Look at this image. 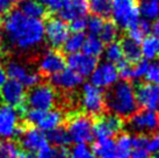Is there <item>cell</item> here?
Returning <instances> with one entry per match:
<instances>
[{
    "label": "cell",
    "instance_id": "obj_1",
    "mask_svg": "<svg viewBox=\"0 0 159 158\" xmlns=\"http://www.w3.org/2000/svg\"><path fill=\"white\" fill-rule=\"evenodd\" d=\"M1 42L9 50L21 53L37 48L44 41V23L25 16L19 9H12L1 22Z\"/></svg>",
    "mask_w": 159,
    "mask_h": 158
},
{
    "label": "cell",
    "instance_id": "obj_2",
    "mask_svg": "<svg viewBox=\"0 0 159 158\" xmlns=\"http://www.w3.org/2000/svg\"><path fill=\"white\" fill-rule=\"evenodd\" d=\"M105 105L111 114L119 118H130L137 112L135 88L127 80L119 81L105 93Z\"/></svg>",
    "mask_w": 159,
    "mask_h": 158
},
{
    "label": "cell",
    "instance_id": "obj_3",
    "mask_svg": "<svg viewBox=\"0 0 159 158\" xmlns=\"http://www.w3.org/2000/svg\"><path fill=\"white\" fill-rule=\"evenodd\" d=\"M111 15L119 28H131L139 21L137 0H111Z\"/></svg>",
    "mask_w": 159,
    "mask_h": 158
},
{
    "label": "cell",
    "instance_id": "obj_4",
    "mask_svg": "<svg viewBox=\"0 0 159 158\" xmlns=\"http://www.w3.org/2000/svg\"><path fill=\"white\" fill-rule=\"evenodd\" d=\"M57 95L55 88L49 84H39L30 88L26 95V104L29 109L35 110H51L56 104Z\"/></svg>",
    "mask_w": 159,
    "mask_h": 158
},
{
    "label": "cell",
    "instance_id": "obj_5",
    "mask_svg": "<svg viewBox=\"0 0 159 158\" xmlns=\"http://www.w3.org/2000/svg\"><path fill=\"white\" fill-rule=\"evenodd\" d=\"M66 132L71 142L75 144H87L93 140V122L86 114H75L67 121Z\"/></svg>",
    "mask_w": 159,
    "mask_h": 158
},
{
    "label": "cell",
    "instance_id": "obj_6",
    "mask_svg": "<svg viewBox=\"0 0 159 158\" xmlns=\"http://www.w3.org/2000/svg\"><path fill=\"white\" fill-rule=\"evenodd\" d=\"M26 121L30 123L34 128H37L43 132H51L56 128L61 127L64 121V114L61 110L51 109V110H35L28 109L25 114Z\"/></svg>",
    "mask_w": 159,
    "mask_h": 158
},
{
    "label": "cell",
    "instance_id": "obj_7",
    "mask_svg": "<svg viewBox=\"0 0 159 158\" xmlns=\"http://www.w3.org/2000/svg\"><path fill=\"white\" fill-rule=\"evenodd\" d=\"M20 113L11 106H0V141H11L22 132Z\"/></svg>",
    "mask_w": 159,
    "mask_h": 158
},
{
    "label": "cell",
    "instance_id": "obj_8",
    "mask_svg": "<svg viewBox=\"0 0 159 158\" xmlns=\"http://www.w3.org/2000/svg\"><path fill=\"white\" fill-rule=\"evenodd\" d=\"M81 106L86 115H100L106 108L103 91L101 88L93 86L92 84H85L81 92Z\"/></svg>",
    "mask_w": 159,
    "mask_h": 158
},
{
    "label": "cell",
    "instance_id": "obj_9",
    "mask_svg": "<svg viewBox=\"0 0 159 158\" xmlns=\"http://www.w3.org/2000/svg\"><path fill=\"white\" fill-rule=\"evenodd\" d=\"M129 127L138 135L151 134L159 130V114L151 110H137L129 118Z\"/></svg>",
    "mask_w": 159,
    "mask_h": 158
},
{
    "label": "cell",
    "instance_id": "obj_10",
    "mask_svg": "<svg viewBox=\"0 0 159 158\" xmlns=\"http://www.w3.org/2000/svg\"><path fill=\"white\" fill-rule=\"evenodd\" d=\"M123 128L122 118L114 114L100 116L93 123V136L97 140H111Z\"/></svg>",
    "mask_w": 159,
    "mask_h": 158
},
{
    "label": "cell",
    "instance_id": "obj_11",
    "mask_svg": "<svg viewBox=\"0 0 159 158\" xmlns=\"http://www.w3.org/2000/svg\"><path fill=\"white\" fill-rule=\"evenodd\" d=\"M70 35V28L65 21L59 18H50L44 23V39L53 50L63 47Z\"/></svg>",
    "mask_w": 159,
    "mask_h": 158
},
{
    "label": "cell",
    "instance_id": "obj_12",
    "mask_svg": "<svg viewBox=\"0 0 159 158\" xmlns=\"http://www.w3.org/2000/svg\"><path fill=\"white\" fill-rule=\"evenodd\" d=\"M5 71H6V75L9 79L22 84L23 87L33 88L35 87L36 85H39L41 81V77L37 72L29 70L27 66L21 64L20 62H8Z\"/></svg>",
    "mask_w": 159,
    "mask_h": 158
},
{
    "label": "cell",
    "instance_id": "obj_13",
    "mask_svg": "<svg viewBox=\"0 0 159 158\" xmlns=\"http://www.w3.org/2000/svg\"><path fill=\"white\" fill-rule=\"evenodd\" d=\"M89 77H91L89 84L102 90L105 87H111L117 83L119 71L115 64H111L109 62H102L101 64H98L95 70L93 71Z\"/></svg>",
    "mask_w": 159,
    "mask_h": 158
},
{
    "label": "cell",
    "instance_id": "obj_14",
    "mask_svg": "<svg viewBox=\"0 0 159 158\" xmlns=\"http://www.w3.org/2000/svg\"><path fill=\"white\" fill-rule=\"evenodd\" d=\"M137 105L143 109L159 113V86L145 83L138 85L135 90Z\"/></svg>",
    "mask_w": 159,
    "mask_h": 158
},
{
    "label": "cell",
    "instance_id": "obj_15",
    "mask_svg": "<svg viewBox=\"0 0 159 158\" xmlns=\"http://www.w3.org/2000/svg\"><path fill=\"white\" fill-rule=\"evenodd\" d=\"M0 99L6 106L13 108L22 107L26 102V91L22 84L9 79L0 90Z\"/></svg>",
    "mask_w": 159,
    "mask_h": 158
},
{
    "label": "cell",
    "instance_id": "obj_16",
    "mask_svg": "<svg viewBox=\"0 0 159 158\" xmlns=\"http://www.w3.org/2000/svg\"><path fill=\"white\" fill-rule=\"evenodd\" d=\"M19 137H20L21 146L29 152L37 154L49 145L47 134L34 127L23 129Z\"/></svg>",
    "mask_w": 159,
    "mask_h": 158
},
{
    "label": "cell",
    "instance_id": "obj_17",
    "mask_svg": "<svg viewBox=\"0 0 159 158\" xmlns=\"http://www.w3.org/2000/svg\"><path fill=\"white\" fill-rule=\"evenodd\" d=\"M66 67V59L57 50L45 51L39 61V70L42 75L53 76Z\"/></svg>",
    "mask_w": 159,
    "mask_h": 158
},
{
    "label": "cell",
    "instance_id": "obj_18",
    "mask_svg": "<svg viewBox=\"0 0 159 158\" xmlns=\"http://www.w3.org/2000/svg\"><path fill=\"white\" fill-rule=\"evenodd\" d=\"M67 69L72 70L80 77H89L95 70L98 65V58L91 57L84 53H77L69 55L66 58Z\"/></svg>",
    "mask_w": 159,
    "mask_h": 158
},
{
    "label": "cell",
    "instance_id": "obj_19",
    "mask_svg": "<svg viewBox=\"0 0 159 158\" xmlns=\"http://www.w3.org/2000/svg\"><path fill=\"white\" fill-rule=\"evenodd\" d=\"M87 12L89 0H62L58 14L63 21H72L78 18H85Z\"/></svg>",
    "mask_w": 159,
    "mask_h": 158
},
{
    "label": "cell",
    "instance_id": "obj_20",
    "mask_svg": "<svg viewBox=\"0 0 159 158\" xmlns=\"http://www.w3.org/2000/svg\"><path fill=\"white\" fill-rule=\"evenodd\" d=\"M83 81H84L83 77H80L79 75H77L75 72H73L70 69H66V67L61 72L50 77L51 85L57 88L64 90V91L75 90L78 86H80L83 84Z\"/></svg>",
    "mask_w": 159,
    "mask_h": 158
},
{
    "label": "cell",
    "instance_id": "obj_21",
    "mask_svg": "<svg viewBox=\"0 0 159 158\" xmlns=\"http://www.w3.org/2000/svg\"><path fill=\"white\" fill-rule=\"evenodd\" d=\"M19 11L29 19L42 20L47 15V9L36 0H21L19 2Z\"/></svg>",
    "mask_w": 159,
    "mask_h": 158
},
{
    "label": "cell",
    "instance_id": "obj_22",
    "mask_svg": "<svg viewBox=\"0 0 159 158\" xmlns=\"http://www.w3.org/2000/svg\"><path fill=\"white\" fill-rule=\"evenodd\" d=\"M92 151L97 158H120L119 151L113 138L97 140V142L93 144Z\"/></svg>",
    "mask_w": 159,
    "mask_h": 158
},
{
    "label": "cell",
    "instance_id": "obj_23",
    "mask_svg": "<svg viewBox=\"0 0 159 158\" xmlns=\"http://www.w3.org/2000/svg\"><path fill=\"white\" fill-rule=\"evenodd\" d=\"M121 48H122V53H123V58L130 64H135L137 62L142 59V51L141 45L136 42H134L133 40L124 37L121 42Z\"/></svg>",
    "mask_w": 159,
    "mask_h": 158
},
{
    "label": "cell",
    "instance_id": "obj_24",
    "mask_svg": "<svg viewBox=\"0 0 159 158\" xmlns=\"http://www.w3.org/2000/svg\"><path fill=\"white\" fill-rule=\"evenodd\" d=\"M137 6L139 15L144 20L152 21L159 18V0H138Z\"/></svg>",
    "mask_w": 159,
    "mask_h": 158
},
{
    "label": "cell",
    "instance_id": "obj_25",
    "mask_svg": "<svg viewBox=\"0 0 159 158\" xmlns=\"http://www.w3.org/2000/svg\"><path fill=\"white\" fill-rule=\"evenodd\" d=\"M81 50H83V53L91 57L98 58L100 55H102L103 50H105V43L99 39V36L89 35L85 39Z\"/></svg>",
    "mask_w": 159,
    "mask_h": 158
},
{
    "label": "cell",
    "instance_id": "obj_26",
    "mask_svg": "<svg viewBox=\"0 0 159 158\" xmlns=\"http://www.w3.org/2000/svg\"><path fill=\"white\" fill-rule=\"evenodd\" d=\"M150 154L148 149V137L145 135L133 137V149L129 158H150Z\"/></svg>",
    "mask_w": 159,
    "mask_h": 158
},
{
    "label": "cell",
    "instance_id": "obj_27",
    "mask_svg": "<svg viewBox=\"0 0 159 158\" xmlns=\"http://www.w3.org/2000/svg\"><path fill=\"white\" fill-rule=\"evenodd\" d=\"M158 42L159 39L156 36H146L141 44L142 57L146 61H153L158 56Z\"/></svg>",
    "mask_w": 159,
    "mask_h": 158
},
{
    "label": "cell",
    "instance_id": "obj_28",
    "mask_svg": "<svg viewBox=\"0 0 159 158\" xmlns=\"http://www.w3.org/2000/svg\"><path fill=\"white\" fill-rule=\"evenodd\" d=\"M47 138H48V142H50L56 148H66L71 143L70 136L67 134L66 129L63 127H58L49 132Z\"/></svg>",
    "mask_w": 159,
    "mask_h": 158
},
{
    "label": "cell",
    "instance_id": "obj_29",
    "mask_svg": "<svg viewBox=\"0 0 159 158\" xmlns=\"http://www.w3.org/2000/svg\"><path fill=\"white\" fill-rule=\"evenodd\" d=\"M89 9L95 16L108 18L111 15V0H89Z\"/></svg>",
    "mask_w": 159,
    "mask_h": 158
},
{
    "label": "cell",
    "instance_id": "obj_30",
    "mask_svg": "<svg viewBox=\"0 0 159 158\" xmlns=\"http://www.w3.org/2000/svg\"><path fill=\"white\" fill-rule=\"evenodd\" d=\"M85 39L86 37L84 33H79V34L73 33L72 35H69L65 43L63 44V51L69 55L80 53V50L83 49V45H84Z\"/></svg>",
    "mask_w": 159,
    "mask_h": 158
},
{
    "label": "cell",
    "instance_id": "obj_31",
    "mask_svg": "<svg viewBox=\"0 0 159 158\" xmlns=\"http://www.w3.org/2000/svg\"><path fill=\"white\" fill-rule=\"evenodd\" d=\"M18 145L12 141H0V158H25Z\"/></svg>",
    "mask_w": 159,
    "mask_h": 158
},
{
    "label": "cell",
    "instance_id": "obj_32",
    "mask_svg": "<svg viewBox=\"0 0 159 158\" xmlns=\"http://www.w3.org/2000/svg\"><path fill=\"white\" fill-rule=\"evenodd\" d=\"M115 144L119 151L120 158H129V155L133 149V136L125 132L119 134V136L115 141Z\"/></svg>",
    "mask_w": 159,
    "mask_h": 158
},
{
    "label": "cell",
    "instance_id": "obj_33",
    "mask_svg": "<svg viewBox=\"0 0 159 158\" xmlns=\"http://www.w3.org/2000/svg\"><path fill=\"white\" fill-rule=\"evenodd\" d=\"M105 57H106L107 62H109L111 64H117L120 62L124 59L123 58V53H122V48L120 42H113L107 45L105 50Z\"/></svg>",
    "mask_w": 159,
    "mask_h": 158
},
{
    "label": "cell",
    "instance_id": "obj_34",
    "mask_svg": "<svg viewBox=\"0 0 159 158\" xmlns=\"http://www.w3.org/2000/svg\"><path fill=\"white\" fill-rule=\"evenodd\" d=\"M119 36V27L115 25L114 22H105L103 28L99 35V39L101 40L103 43H113L116 42V39Z\"/></svg>",
    "mask_w": 159,
    "mask_h": 158
},
{
    "label": "cell",
    "instance_id": "obj_35",
    "mask_svg": "<svg viewBox=\"0 0 159 158\" xmlns=\"http://www.w3.org/2000/svg\"><path fill=\"white\" fill-rule=\"evenodd\" d=\"M69 158H97L87 144H75L69 152Z\"/></svg>",
    "mask_w": 159,
    "mask_h": 158
},
{
    "label": "cell",
    "instance_id": "obj_36",
    "mask_svg": "<svg viewBox=\"0 0 159 158\" xmlns=\"http://www.w3.org/2000/svg\"><path fill=\"white\" fill-rule=\"evenodd\" d=\"M146 81L152 85L159 86V59L153 61L149 64V69L145 75Z\"/></svg>",
    "mask_w": 159,
    "mask_h": 158
},
{
    "label": "cell",
    "instance_id": "obj_37",
    "mask_svg": "<svg viewBox=\"0 0 159 158\" xmlns=\"http://www.w3.org/2000/svg\"><path fill=\"white\" fill-rule=\"evenodd\" d=\"M103 25H105L103 19L99 18V16H95V15H92V16L87 20V28H86V29H89L91 35L98 36V35H100L102 28H103Z\"/></svg>",
    "mask_w": 159,
    "mask_h": 158
},
{
    "label": "cell",
    "instance_id": "obj_38",
    "mask_svg": "<svg viewBox=\"0 0 159 158\" xmlns=\"http://www.w3.org/2000/svg\"><path fill=\"white\" fill-rule=\"evenodd\" d=\"M116 69L119 71V77H121L123 80L128 81L129 79H133V65L125 59H122L120 63H117Z\"/></svg>",
    "mask_w": 159,
    "mask_h": 158
},
{
    "label": "cell",
    "instance_id": "obj_39",
    "mask_svg": "<svg viewBox=\"0 0 159 158\" xmlns=\"http://www.w3.org/2000/svg\"><path fill=\"white\" fill-rule=\"evenodd\" d=\"M149 64L150 63L146 59H141L139 62L135 63V65H133V79H141L145 77Z\"/></svg>",
    "mask_w": 159,
    "mask_h": 158
},
{
    "label": "cell",
    "instance_id": "obj_40",
    "mask_svg": "<svg viewBox=\"0 0 159 158\" xmlns=\"http://www.w3.org/2000/svg\"><path fill=\"white\" fill-rule=\"evenodd\" d=\"M70 30H72L75 34L84 33V30L87 28V19L86 18H78L70 21Z\"/></svg>",
    "mask_w": 159,
    "mask_h": 158
},
{
    "label": "cell",
    "instance_id": "obj_41",
    "mask_svg": "<svg viewBox=\"0 0 159 158\" xmlns=\"http://www.w3.org/2000/svg\"><path fill=\"white\" fill-rule=\"evenodd\" d=\"M41 5H43L45 9H49L51 12H58L62 5V0H36Z\"/></svg>",
    "mask_w": 159,
    "mask_h": 158
},
{
    "label": "cell",
    "instance_id": "obj_42",
    "mask_svg": "<svg viewBox=\"0 0 159 158\" xmlns=\"http://www.w3.org/2000/svg\"><path fill=\"white\" fill-rule=\"evenodd\" d=\"M14 0H0V21L12 11Z\"/></svg>",
    "mask_w": 159,
    "mask_h": 158
},
{
    "label": "cell",
    "instance_id": "obj_43",
    "mask_svg": "<svg viewBox=\"0 0 159 158\" xmlns=\"http://www.w3.org/2000/svg\"><path fill=\"white\" fill-rule=\"evenodd\" d=\"M56 150L57 148H51V146H47L43 150H41L40 152H37L35 158H56Z\"/></svg>",
    "mask_w": 159,
    "mask_h": 158
},
{
    "label": "cell",
    "instance_id": "obj_44",
    "mask_svg": "<svg viewBox=\"0 0 159 158\" xmlns=\"http://www.w3.org/2000/svg\"><path fill=\"white\" fill-rule=\"evenodd\" d=\"M138 23V27L142 29V31L144 33V35H149L151 33V25L150 21H148V20H144V19H139V21L137 22Z\"/></svg>",
    "mask_w": 159,
    "mask_h": 158
},
{
    "label": "cell",
    "instance_id": "obj_45",
    "mask_svg": "<svg viewBox=\"0 0 159 158\" xmlns=\"http://www.w3.org/2000/svg\"><path fill=\"white\" fill-rule=\"evenodd\" d=\"M7 81V75H6V71L2 66H0V90L5 85V83Z\"/></svg>",
    "mask_w": 159,
    "mask_h": 158
},
{
    "label": "cell",
    "instance_id": "obj_46",
    "mask_svg": "<svg viewBox=\"0 0 159 158\" xmlns=\"http://www.w3.org/2000/svg\"><path fill=\"white\" fill-rule=\"evenodd\" d=\"M151 31H153L155 36L158 39L159 37V18H157L153 22V25L151 26Z\"/></svg>",
    "mask_w": 159,
    "mask_h": 158
},
{
    "label": "cell",
    "instance_id": "obj_47",
    "mask_svg": "<svg viewBox=\"0 0 159 158\" xmlns=\"http://www.w3.org/2000/svg\"><path fill=\"white\" fill-rule=\"evenodd\" d=\"M150 158H159V152H155L153 156H150Z\"/></svg>",
    "mask_w": 159,
    "mask_h": 158
},
{
    "label": "cell",
    "instance_id": "obj_48",
    "mask_svg": "<svg viewBox=\"0 0 159 158\" xmlns=\"http://www.w3.org/2000/svg\"><path fill=\"white\" fill-rule=\"evenodd\" d=\"M1 61H2V51L0 50V63H1Z\"/></svg>",
    "mask_w": 159,
    "mask_h": 158
},
{
    "label": "cell",
    "instance_id": "obj_49",
    "mask_svg": "<svg viewBox=\"0 0 159 158\" xmlns=\"http://www.w3.org/2000/svg\"><path fill=\"white\" fill-rule=\"evenodd\" d=\"M25 158H35V157H33L31 155H26V157H25Z\"/></svg>",
    "mask_w": 159,
    "mask_h": 158
},
{
    "label": "cell",
    "instance_id": "obj_50",
    "mask_svg": "<svg viewBox=\"0 0 159 158\" xmlns=\"http://www.w3.org/2000/svg\"><path fill=\"white\" fill-rule=\"evenodd\" d=\"M158 56H159V42H158Z\"/></svg>",
    "mask_w": 159,
    "mask_h": 158
},
{
    "label": "cell",
    "instance_id": "obj_51",
    "mask_svg": "<svg viewBox=\"0 0 159 158\" xmlns=\"http://www.w3.org/2000/svg\"><path fill=\"white\" fill-rule=\"evenodd\" d=\"M0 104H1V99H0ZM0 106H1V105H0Z\"/></svg>",
    "mask_w": 159,
    "mask_h": 158
},
{
    "label": "cell",
    "instance_id": "obj_52",
    "mask_svg": "<svg viewBox=\"0 0 159 158\" xmlns=\"http://www.w3.org/2000/svg\"><path fill=\"white\" fill-rule=\"evenodd\" d=\"M20 1H21V0H20Z\"/></svg>",
    "mask_w": 159,
    "mask_h": 158
}]
</instances>
